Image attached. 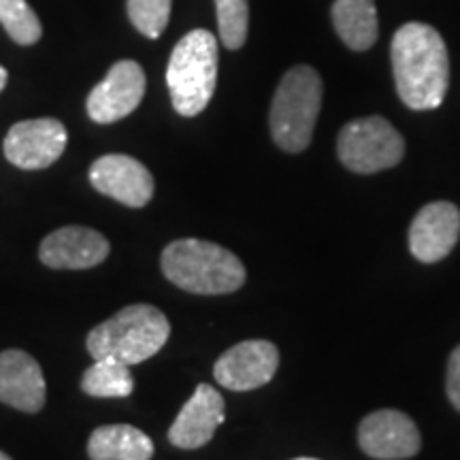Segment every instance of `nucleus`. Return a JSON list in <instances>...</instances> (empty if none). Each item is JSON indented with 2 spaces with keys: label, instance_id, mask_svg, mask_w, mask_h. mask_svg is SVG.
Masks as SVG:
<instances>
[{
  "label": "nucleus",
  "instance_id": "393cba45",
  "mask_svg": "<svg viewBox=\"0 0 460 460\" xmlns=\"http://www.w3.org/2000/svg\"><path fill=\"white\" fill-rule=\"evenodd\" d=\"M295 460H318V458H295Z\"/></svg>",
  "mask_w": 460,
  "mask_h": 460
},
{
  "label": "nucleus",
  "instance_id": "f257e3e1",
  "mask_svg": "<svg viewBox=\"0 0 460 460\" xmlns=\"http://www.w3.org/2000/svg\"><path fill=\"white\" fill-rule=\"evenodd\" d=\"M399 99L413 111H429L444 102L450 85V58L441 34L422 22L394 32L390 45Z\"/></svg>",
  "mask_w": 460,
  "mask_h": 460
},
{
  "label": "nucleus",
  "instance_id": "b1692460",
  "mask_svg": "<svg viewBox=\"0 0 460 460\" xmlns=\"http://www.w3.org/2000/svg\"><path fill=\"white\" fill-rule=\"evenodd\" d=\"M0 460H11V456H9V454H4V452H0Z\"/></svg>",
  "mask_w": 460,
  "mask_h": 460
},
{
  "label": "nucleus",
  "instance_id": "412c9836",
  "mask_svg": "<svg viewBox=\"0 0 460 460\" xmlns=\"http://www.w3.org/2000/svg\"><path fill=\"white\" fill-rule=\"evenodd\" d=\"M128 17L141 34L158 39L169 24L171 0H128Z\"/></svg>",
  "mask_w": 460,
  "mask_h": 460
},
{
  "label": "nucleus",
  "instance_id": "dca6fc26",
  "mask_svg": "<svg viewBox=\"0 0 460 460\" xmlns=\"http://www.w3.org/2000/svg\"><path fill=\"white\" fill-rule=\"evenodd\" d=\"M90 460H152L154 441L130 424L99 427L88 439Z\"/></svg>",
  "mask_w": 460,
  "mask_h": 460
},
{
  "label": "nucleus",
  "instance_id": "7ed1b4c3",
  "mask_svg": "<svg viewBox=\"0 0 460 460\" xmlns=\"http://www.w3.org/2000/svg\"><path fill=\"white\" fill-rule=\"evenodd\" d=\"M171 324L158 307L146 303L128 305L113 318L90 331L85 345L94 360L113 358L124 365H141L164 348Z\"/></svg>",
  "mask_w": 460,
  "mask_h": 460
},
{
  "label": "nucleus",
  "instance_id": "4be33fe9",
  "mask_svg": "<svg viewBox=\"0 0 460 460\" xmlns=\"http://www.w3.org/2000/svg\"><path fill=\"white\" fill-rule=\"evenodd\" d=\"M447 399L454 405V410L460 411V345L454 348L447 360V379H446Z\"/></svg>",
  "mask_w": 460,
  "mask_h": 460
},
{
  "label": "nucleus",
  "instance_id": "f03ea898",
  "mask_svg": "<svg viewBox=\"0 0 460 460\" xmlns=\"http://www.w3.org/2000/svg\"><path fill=\"white\" fill-rule=\"evenodd\" d=\"M164 278L192 295H230L245 284V267L226 247L200 239H177L164 247Z\"/></svg>",
  "mask_w": 460,
  "mask_h": 460
},
{
  "label": "nucleus",
  "instance_id": "423d86ee",
  "mask_svg": "<svg viewBox=\"0 0 460 460\" xmlns=\"http://www.w3.org/2000/svg\"><path fill=\"white\" fill-rule=\"evenodd\" d=\"M337 156L345 169L371 175L399 164L405 156V141L388 119L371 115L343 126L337 137Z\"/></svg>",
  "mask_w": 460,
  "mask_h": 460
},
{
  "label": "nucleus",
  "instance_id": "1a4fd4ad",
  "mask_svg": "<svg viewBox=\"0 0 460 460\" xmlns=\"http://www.w3.org/2000/svg\"><path fill=\"white\" fill-rule=\"evenodd\" d=\"M278 367V348L264 339H250L233 345L217 358L214 376L220 386L234 393H247L271 382Z\"/></svg>",
  "mask_w": 460,
  "mask_h": 460
},
{
  "label": "nucleus",
  "instance_id": "9b49d317",
  "mask_svg": "<svg viewBox=\"0 0 460 460\" xmlns=\"http://www.w3.org/2000/svg\"><path fill=\"white\" fill-rule=\"evenodd\" d=\"M90 183L96 192L132 209L146 207L154 197V177L147 166L124 154H107L90 166Z\"/></svg>",
  "mask_w": 460,
  "mask_h": 460
},
{
  "label": "nucleus",
  "instance_id": "a211bd4d",
  "mask_svg": "<svg viewBox=\"0 0 460 460\" xmlns=\"http://www.w3.org/2000/svg\"><path fill=\"white\" fill-rule=\"evenodd\" d=\"M82 390L99 399H124L135 390L130 367L113 358H101L84 373Z\"/></svg>",
  "mask_w": 460,
  "mask_h": 460
},
{
  "label": "nucleus",
  "instance_id": "20e7f679",
  "mask_svg": "<svg viewBox=\"0 0 460 460\" xmlns=\"http://www.w3.org/2000/svg\"><path fill=\"white\" fill-rule=\"evenodd\" d=\"M217 84V39L209 31L188 32L172 49L166 66L171 102L183 118L205 111Z\"/></svg>",
  "mask_w": 460,
  "mask_h": 460
},
{
  "label": "nucleus",
  "instance_id": "5701e85b",
  "mask_svg": "<svg viewBox=\"0 0 460 460\" xmlns=\"http://www.w3.org/2000/svg\"><path fill=\"white\" fill-rule=\"evenodd\" d=\"M7 79H9L7 71H4V68L0 66V92H3V90H4V85H7Z\"/></svg>",
  "mask_w": 460,
  "mask_h": 460
},
{
  "label": "nucleus",
  "instance_id": "9d476101",
  "mask_svg": "<svg viewBox=\"0 0 460 460\" xmlns=\"http://www.w3.org/2000/svg\"><path fill=\"white\" fill-rule=\"evenodd\" d=\"M358 444L367 456L376 460H405L420 452L422 437L407 413L379 410L360 422Z\"/></svg>",
  "mask_w": 460,
  "mask_h": 460
},
{
  "label": "nucleus",
  "instance_id": "6ab92c4d",
  "mask_svg": "<svg viewBox=\"0 0 460 460\" xmlns=\"http://www.w3.org/2000/svg\"><path fill=\"white\" fill-rule=\"evenodd\" d=\"M0 24L20 45H34L43 34L41 22L26 0H0Z\"/></svg>",
  "mask_w": 460,
  "mask_h": 460
},
{
  "label": "nucleus",
  "instance_id": "6e6552de",
  "mask_svg": "<svg viewBox=\"0 0 460 460\" xmlns=\"http://www.w3.org/2000/svg\"><path fill=\"white\" fill-rule=\"evenodd\" d=\"M146 73L135 60H119L109 68L107 77L90 92L88 109L90 119L96 124H113L124 119L146 96Z\"/></svg>",
  "mask_w": 460,
  "mask_h": 460
},
{
  "label": "nucleus",
  "instance_id": "f3484780",
  "mask_svg": "<svg viewBox=\"0 0 460 460\" xmlns=\"http://www.w3.org/2000/svg\"><path fill=\"white\" fill-rule=\"evenodd\" d=\"M332 24L341 41L354 51H367L377 41L376 0H335Z\"/></svg>",
  "mask_w": 460,
  "mask_h": 460
},
{
  "label": "nucleus",
  "instance_id": "2eb2a0df",
  "mask_svg": "<svg viewBox=\"0 0 460 460\" xmlns=\"http://www.w3.org/2000/svg\"><path fill=\"white\" fill-rule=\"evenodd\" d=\"M0 402L24 413H37L45 405V377L39 362L22 349L0 354Z\"/></svg>",
  "mask_w": 460,
  "mask_h": 460
},
{
  "label": "nucleus",
  "instance_id": "0eeeda50",
  "mask_svg": "<svg viewBox=\"0 0 460 460\" xmlns=\"http://www.w3.org/2000/svg\"><path fill=\"white\" fill-rule=\"evenodd\" d=\"M66 143V128L58 119H24V122L11 126L7 137H4V156L17 169H48L65 154Z\"/></svg>",
  "mask_w": 460,
  "mask_h": 460
},
{
  "label": "nucleus",
  "instance_id": "ddd939ff",
  "mask_svg": "<svg viewBox=\"0 0 460 460\" xmlns=\"http://www.w3.org/2000/svg\"><path fill=\"white\" fill-rule=\"evenodd\" d=\"M224 422V399L214 386L199 384L169 429V441L180 450H199L214 439Z\"/></svg>",
  "mask_w": 460,
  "mask_h": 460
},
{
  "label": "nucleus",
  "instance_id": "4468645a",
  "mask_svg": "<svg viewBox=\"0 0 460 460\" xmlns=\"http://www.w3.org/2000/svg\"><path fill=\"white\" fill-rule=\"evenodd\" d=\"M109 256V241L85 226H65L49 233L39 258L49 269H92Z\"/></svg>",
  "mask_w": 460,
  "mask_h": 460
},
{
  "label": "nucleus",
  "instance_id": "f8f14e48",
  "mask_svg": "<svg viewBox=\"0 0 460 460\" xmlns=\"http://www.w3.org/2000/svg\"><path fill=\"white\" fill-rule=\"evenodd\" d=\"M460 237V209L447 200L424 205L410 228V250L420 262H439L456 247Z\"/></svg>",
  "mask_w": 460,
  "mask_h": 460
},
{
  "label": "nucleus",
  "instance_id": "39448f33",
  "mask_svg": "<svg viewBox=\"0 0 460 460\" xmlns=\"http://www.w3.org/2000/svg\"><path fill=\"white\" fill-rule=\"evenodd\" d=\"M322 109V79L315 68L298 65L290 68L278 85L269 128L284 152L298 154L309 147Z\"/></svg>",
  "mask_w": 460,
  "mask_h": 460
},
{
  "label": "nucleus",
  "instance_id": "aec40b11",
  "mask_svg": "<svg viewBox=\"0 0 460 460\" xmlns=\"http://www.w3.org/2000/svg\"><path fill=\"white\" fill-rule=\"evenodd\" d=\"M217 28L224 48H243L250 28V4L247 0H216Z\"/></svg>",
  "mask_w": 460,
  "mask_h": 460
}]
</instances>
